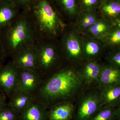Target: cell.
<instances>
[{
    "label": "cell",
    "mask_w": 120,
    "mask_h": 120,
    "mask_svg": "<svg viewBox=\"0 0 120 120\" xmlns=\"http://www.w3.org/2000/svg\"><path fill=\"white\" fill-rule=\"evenodd\" d=\"M101 1V0H78L80 11H89L97 10Z\"/></svg>",
    "instance_id": "d4e9b609"
},
{
    "label": "cell",
    "mask_w": 120,
    "mask_h": 120,
    "mask_svg": "<svg viewBox=\"0 0 120 120\" xmlns=\"http://www.w3.org/2000/svg\"><path fill=\"white\" fill-rule=\"evenodd\" d=\"M9 107L17 112L19 115L35 98L34 95L27 94L15 90L9 98Z\"/></svg>",
    "instance_id": "ac0fdd59"
},
{
    "label": "cell",
    "mask_w": 120,
    "mask_h": 120,
    "mask_svg": "<svg viewBox=\"0 0 120 120\" xmlns=\"http://www.w3.org/2000/svg\"><path fill=\"white\" fill-rule=\"evenodd\" d=\"M115 108L116 120H120V99Z\"/></svg>",
    "instance_id": "f546056e"
},
{
    "label": "cell",
    "mask_w": 120,
    "mask_h": 120,
    "mask_svg": "<svg viewBox=\"0 0 120 120\" xmlns=\"http://www.w3.org/2000/svg\"><path fill=\"white\" fill-rule=\"evenodd\" d=\"M114 24L108 19L101 17L83 34L102 41Z\"/></svg>",
    "instance_id": "44dd1931"
},
{
    "label": "cell",
    "mask_w": 120,
    "mask_h": 120,
    "mask_svg": "<svg viewBox=\"0 0 120 120\" xmlns=\"http://www.w3.org/2000/svg\"><path fill=\"white\" fill-rule=\"evenodd\" d=\"M98 83L101 87L110 85H120V69L107 64H102Z\"/></svg>",
    "instance_id": "d6986e66"
},
{
    "label": "cell",
    "mask_w": 120,
    "mask_h": 120,
    "mask_svg": "<svg viewBox=\"0 0 120 120\" xmlns=\"http://www.w3.org/2000/svg\"><path fill=\"white\" fill-rule=\"evenodd\" d=\"M98 11L101 17L113 23L120 22V0H101Z\"/></svg>",
    "instance_id": "9a60e30c"
},
{
    "label": "cell",
    "mask_w": 120,
    "mask_h": 120,
    "mask_svg": "<svg viewBox=\"0 0 120 120\" xmlns=\"http://www.w3.org/2000/svg\"><path fill=\"white\" fill-rule=\"evenodd\" d=\"M38 38L28 10L19 15L0 34V41L7 57L35 45Z\"/></svg>",
    "instance_id": "3957f363"
},
{
    "label": "cell",
    "mask_w": 120,
    "mask_h": 120,
    "mask_svg": "<svg viewBox=\"0 0 120 120\" xmlns=\"http://www.w3.org/2000/svg\"><path fill=\"white\" fill-rule=\"evenodd\" d=\"M45 79L38 70L20 69L16 90L35 96Z\"/></svg>",
    "instance_id": "52a82bcc"
},
{
    "label": "cell",
    "mask_w": 120,
    "mask_h": 120,
    "mask_svg": "<svg viewBox=\"0 0 120 120\" xmlns=\"http://www.w3.org/2000/svg\"><path fill=\"white\" fill-rule=\"evenodd\" d=\"M19 114L7 105L0 111V120H18Z\"/></svg>",
    "instance_id": "484cf974"
},
{
    "label": "cell",
    "mask_w": 120,
    "mask_h": 120,
    "mask_svg": "<svg viewBox=\"0 0 120 120\" xmlns=\"http://www.w3.org/2000/svg\"><path fill=\"white\" fill-rule=\"evenodd\" d=\"M101 17L98 10L80 11L72 23L78 31L83 34Z\"/></svg>",
    "instance_id": "e0dca14e"
},
{
    "label": "cell",
    "mask_w": 120,
    "mask_h": 120,
    "mask_svg": "<svg viewBox=\"0 0 120 120\" xmlns=\"http://www.w3.org/2000/svg\"><path fill=\"white\" fill-rule=\"evenodd\" d=\"M28 10L39 40L57 41L68 24L51 0H34Z\"/></svg>",
    "instance_id": "7a4b0ae2"
},
{
    "label": "cell",
    "mask_w": 120,
    "mask_h": 120,
    "mask_svg": "<svg viewBox=\"0 0 120 120\" xmlns=\"http://www.w3.org/2000/svg\"><path fill=\"white\" fill-rule=\"evenodd\" d=\"M38 63V71L45 79L55 68L60 67L63 60L58 40H39L35 44Z\"/></svg>",
    "instance_id": "5b68a950"
},
{
    "label": "cell",
    "mask_w": 120,
    "mask_h": 120,
    "mask_svg": "<svg viewBox=\"0 0 120 120\" xmlns=\"http://www.w3.org/2000/svg\"><path fill=\"white\" fill-rule=\"evenodd\" d=\"M81 64L79 71L84 83L89 84L98 83L102 64L99 60H85Z\"/></svg>",
    "instance_id": "7c38bea8"
},
{
    "label": "cell",
    "mask_w": 120,
    "mask_h": 120,
    "mask_svg": "<svg viewBox=\"0 0 120 120\" xmlns=\"http://www.w3.org/2000/svg\"><path fill=\"white\" fill-rule=\"evenodd\" d=\"M105 50L120 47V22L114 23L102 41Z\"/></svg>",
    "instance_id": "7402d4cb"
},
{
    "label": "cell",
    "mask_w": 120,
    "mask_h": 120,
    "mask_svg": "<svg viewBox=\"0 0 120 120\" xmlns=\"http://www.w3.org/2000/svg\"><path fill=\"white\" fill-rule=\"evenodd\" d=\"M3 0H0V2H1V1H2Z\"/></svg>",
    "instance_id": "4dcf8cb0"
},
{
    "label": "cell",
    "mask_w": 120,
    "mask_h": 120,
    "mask_svg": "<svg viewBox=\"0 0 120 120\" xmlns=\"http://www.w3.org/2000/svg\"><path fill=\"white\" fill-rule=\"evenodd\" d=\"M99 94L101 105L116 107L120 99V85H110L101 87Z\"/></svg>",
    "instance_id": "ffe728a7"
},
{
    "label": "cell",
    "mask_w": 120,
    "mask_h": 120,
    "mask_svg": "<svg viewBox=\"0 0 120 120\" xmlns=\"http://www.w3.org/2000/svg\"><path fill=\"white\" fill-rule=\"evenodd\" d=\"M101 106L99 94H87L79 103L74 114L75 120H90Z\"/></svg>",
    "instance_id": "ba28073f"
},
{
    "label": "cell",
    "mask_w": 120,
    "mask_h": 120,
    "mask_svg": "<svg viewBox=\"0 0 120 120\" xmlns=\"http://www.w3.org/2000/svg\"><path fill=\"white\" fill-rule=\"evenodd\" d=\"M49 108L48 120H71L74 117L75 107L69 101L59 102Z\"/></svg>",
    "instance_id": "4fadbf2b"
},
{
    "label": "cell",
    "mask_w": 120,
    "mask_h": 120,
    "mask_svg": "<svg viewBox=\"0 0 120 120\" xmlns=\"http://www.w3.org/2000/svg\"><path fill=\"white\" fill-rule=\"evenodd\" d=\"M47 109L35 98L20 114V120H48Z\"/></svg>",
    "instance_id": "2e32d148"
},
{
    "label": "cell",
    "mask_w": 120,
    "mask_h": 120,
    "mask_svg": "<svg viewBox=\"0 0 120 120\" xmlns=\"http://www.w3.org/2000/svg\"><path fill=\"white\" fill-rule=\"evenodd\" d=\"M90 120H117L116 108L109 106H101Z\"/></svg>",
    "instance_id": "603a6c76"
},
{
    "label": "cell",
    "mask_w": 120,
    "mask_h": 120,
    "mask_svg": "<svg viewBox=\"0 0 120 120\" xmlns=\"http://www.w3.org/2000/svg\"><path fill=\"white\" fill-rule=\"evenodd\" d=\"M63 60L71 64H81L84 60L82 33L69 23L58 40Z\"/></svg>",
    "instance_id": "277c9868"
},
{
    "label": "cell",
    "mask_w": 120,
    "mask_h": 120,
    "mask_svg": "<svg viewBox=\"0 0 120 120\" xmlns=\"http://www.w3.org/2000/svg\"><path fill=\"white\" fill-rule=\"evenodd\" d=\"M35 45L23 50L11 57V61L19 69L38 70V63Z\"/></svg>",
    "instance_id": "9c48e42d"
},
{
    "label": "cell",
    "mask_w": 120,
    "mask_h": 120,
    "mask_svg": "<svg viewBox=\"0 0 120 120\" xmlns=\"http://www.w3.org/2000/svg\"><path fill=\"white\" fill-rule=\"evenodd\" d=\"M22 11L10 0L0 3V34L16 19Z\"/></svg>",
    "instance_id": "8fae6325"
},
{
    "label": "cell",
    "mask_w": 120,
    "mask_h": 120,
    "mask_svg": "<svg viewBox=\"0 0 120 120\" xmlns=\"http://www.w3.org/2000/svg\"><path fill=\"white\" fill-rule=\"evenodd\" d=\"M84 84L79 71L72 65L64 66L45 79L35 98L48 109L59 102L69 101Z\"/></svg>",
    "instance_id": "6da1fadb"
},
{
    "label": "cell",
    "mask_w": 120,
    "mask_h": 120,
    "mask_svg": "<svg viewBox=\"0 0 120 120\" xmlns=\"http://www.w3.org/2000/svg\"><path fill=\"white\" fill-rule=\"evenodd\" d=\"M68 23H73L80 12L78 0H51Z\"/></svg>",
    "instance_id": "5bb4252c"
},
{
    "label": "cell",
    "mask_w": 120,
    "mask_h": 120,
    "mask_svg": "<svg viewBox=\"0 0 120 120\" xmlns=\"http://www.w3.org/2000/svg\"><path fill=\"white\" fill-rule=\"evenodd\" d=\"M20 69L11 61L0 68V91L9 98L16 90Z\"/></svg>",
    "instance_id": "8992f818"
},
{
    "label": "cell",
    "mask_w": 120,
    "mask_h": 120,
    "mask_svg": "<svg viewBox=\"0 0 120 120\" xmlns=\"http://www.w3.org/2000/svg\"><path fill=\"white\" fill-rule=\"evenodd\" d=\"M22 11L28 10L34 0H10Z\"/></svg>",
    "instance_id": "4316f807"
},
{
    "label": "cell",
    "mask_w": 120,
    "mask_h": 120,
    "mask_svg": "<svg viewBox=\"0 0 120 120\" xmlns=\"http://www.w3.org/2000/svg\"><path fill=\"white\" fill-rule=\"evenodd\" d=\"M7 57L4 49L0 41V68L4 64Z\"/></svg>",
    "instance_id": "83f0119b"
},
{
    "label": "cell",
    "mask_w": 120,
    "mask_h": 120,
    "mask_svg": "<svg viewBox=\"0 0 120 120\" xmlns=\"http://www.w3.org/2000/svg\"><path fill=\"white\" fill-rule=\"evenodd\" d=\"M106 64L120 69V47L105 50Z\"/></svg>",
    "instance_id": "cb8c5ba5"
},
{
    "label": "cell",
    "mask_w": 120,
    "mask_h": 120,
    "mask_svg": "<svg viewBox=\"0 0 120 120\" xmlns=\"http://www.w3.org/2000/svg\"><path fill=\"white\" fill-rule=\"evenodd\" d=\"M6 97L0 91V111L7 105Z\"/></svg>",
    "instance_id": "f1b7e54d"
},
{
    "label": "cell",
    "mask_w": 120,
    "mask_h": 120,
    "mask_svg": "<svg viewBox=\"0 0 120 120\" xmlns=\"http://www.w3.org/2000/svg\"><path fill=\"white\" fill-rule=\"evenodd\" d=\"M82 39L84 60H99L105 51L102 41L85 34Z\"/></svg>",
    "instance_id": "30bf717a"
}]
</instances>
